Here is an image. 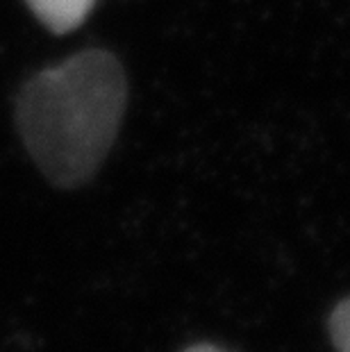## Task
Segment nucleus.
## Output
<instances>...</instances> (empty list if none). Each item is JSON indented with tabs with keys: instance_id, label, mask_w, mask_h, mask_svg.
<instances>
[{
	"instance_id": "obj_1",
	"label": "nucleus",
	"mask_w": 350,
	"mask_h": 352,
	"mask_svg": "<svg viewBox=\"0 0 350 352\" xmlns=\"http://www.w3.org/2000/svg\"><path fill=\"white\" fill-rule=\"evenodd\" d=\"M128 109V78L107 50H82L32 76L17 100L25 151L57 189L100 170Z\"/></svg>"
},
{
	"instance_id": "obj_2",
	"label": "nucleus",
	"mask_w": 350,
	"mask_h": 352,
	"mask_svg": "<svg viewBox=\"0 0 350 352\" xmlns=\"http://www.w3.org/2000/svg\"><path fill=\"white\" fill-rule=\"evenodd\" d=\"M25 3L50 32L66 34L85 23L96 0H25Z\"/></svg>"
},
{
	"instance_id": "obj_3",
	"label": "nucleus",
	"mask_w": 350,
	"mask_h": 352,
	"mask_svg": "<svg viewBox=\"0 0 350 352\" xmlns=\"http://www.w3.org/2000/svg\"><path fill=\"white\" fill-rule=\"evenodd\" d=\"M330 336L337 352H350V298L341 300L330 314Z\"/></svg>"
},
{
	"instance_id": "obj_4",
	"label": "nucleus",
	"mask_w": 350,
	"mask_h": 352,
	"mask_svg": "<svg viewBox=\"0 0 350 352\" xmlns=\"http://www.w3.org/2000/svg\"><path fill=\"white\" fill-rule=\"evenodd\" d=\"M184 352H226V350H221V348H216V346H210V343H196V346L187 348Z\"/></svg>"
}]
</instances>
